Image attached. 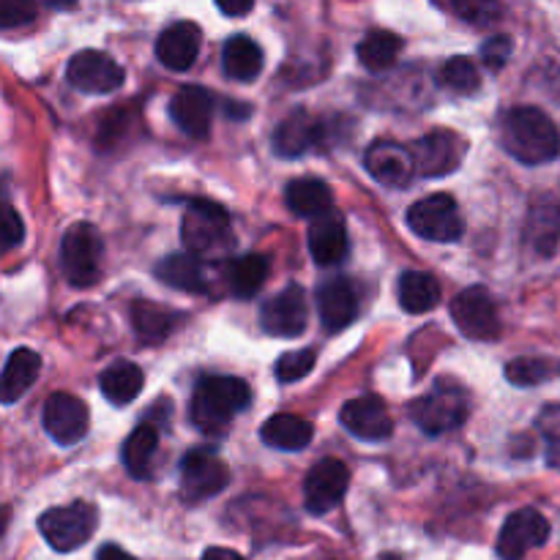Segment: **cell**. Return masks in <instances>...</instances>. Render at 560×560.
I'll use <instances>...</instances> for the list:
<instances>
[{"label": "cell", "instance_id": "6da1fadb", "mask_svg": "<svg viewBox=\"0 0 560 560\" xmlns=\"http://www.w3.org/2000/svg\"><path fill=\"white\" fill-rule=\"evenodd\" d=\"M252 405V388L249 383L241 377L230 375H206L195 386L191 394V424L202 432V435L219 438L228 432L233 419L244 413Z\"/></svg>", "mask_w": 560, "mask_h": 560}, {"label": "cell", "instance_id": "7a4b0ae2", "mask_svg": "<svg viewBox=\"0 0 560 560\" xmlns=\"http://www.w3.org/2000/svg\"><path fill=\"white\" fill-rule=\"evenodd\" d=\"M501 142L517 162L547 164L558 159V126L539 107H514L501 120Z\"/></svg>", "mask_w": 560, "mask_h": 560}, {"label": "cell", "instance_id": "3957f363", "mask_svg": "<svg viewBox=\"0 0 560 560\" xmlns=\"http://www.w3.org/2000/svg\"><path fill=\"white\" fill-rule=\"evenodd\" d=\"M180 238L195 257H222L233 249L230 213L213 200H191L180 222Z\"/></svg>", "mask_w": 560, "mask_h": 560}, {"label": "cell", "instance_id": "277c9868", "mask_svg": "<svg viewBox=\"0 0 560 560\" xmlns=\"http://www.w3.org/2000/svg\"><path fill=\"white\" fill-rule=\"evenodd\" d=\"M104 244L102 235L93 224L77 222L71 224L60 241V268L69 284L74 288H93L102 277Z\"/></svg>", "mask_w": 560, "mask_h": 560}, {"label": "cell", "instance_id": "5b68a950", "mask_svg": "<svg viewBox=\"0 0 560 560\" xmlns=\"http://www.w3.org/2000/svg\"><path fill=\"white\" fill-rule=\"evenodd\" d=\"M98 512L93 503L74 501L69 506H55L38 517V530L47 545L58 552H74L96 534Z\"/></svg>", "mask_w": 560, "mask_h": 560}, {"label": "cell", "instance_id": "8992f818", "mask_svg": "<svg viewBox=\"0 0 560 560\" xmlns=\"http://www.w3.org/2000/svg\"><path fill=\"white\" fill-rule=\"evenodd\" d=\"M408 228L419 238L435 241V244H452L465 233V222L459 217V208L452 195H427L424 200L413 202L408 208Z\"/></svg>", "mask_w": 560, "mask_h": 560}, {"label": "cell", "instance_id": "52a82bcc", "mask_svg": "<svg viewBox=\"0 0 560 560\" xmlns=\"http://www.w3.org/2000/svg\"><path fill=\"white\" fill-rule=\"evenodd\" d=\"M452 320L463 331V337L474 339V342H492V339L501 337L498 304L490 290L481 288V284L465 288L452 301Z\"/></svg>", "mask_w": 560, "mask_h": 560}, {"label": "cell", "instance_id": "ba28073f", "mask_svg": "<svg viewBox=\"0 0 560 560\" xmlns=\"http://www.w3.org/2000/svg\"><path fill=\"white\" fill-rule=\"evenodd\" d=\"M230 468L219 454L208 448H191L180 459V498L186 503H202L228 487Z\"/></svg>", "mask_w": 560, "mask_h": 560}, {"label": "cell", "instance_id": "9c48e42d", "mask_svg": "<svg viewBox=\"0 0 560 560\" xmlns=\"http://www.w3.org/2000/svg\"><path fill=\"white\" fill-rule=\"evenodd\" d=\"M44 432L52 438L58 446H74L85 438L88 427H91V413L88 405L80 397L66 392L49 394L42 410Z\"/></svg>", "mask_w": 560, "mask_h": 560}, {"label": "cell", "instance_id": "30bf717a", "mask_svg": "<svg viewBox=\"0 0 560 560\" xmlns=\"http://www.w3.org/2000/svg\"><path fill=\"white\" fill-rule=\"evenodd\" d=\"M550 539V523L536 509H517L509 514L498 534V558L501 560H523L536 547H545Z\"/></svg>", "mask_w": 560, "mask_h": 560}, {"label": "cell", "instance_id": "8fae6325", "mask_svg": "<svg viewBox=\"0 0 560 560\" xmlns=\"http://www.w3.org/2000/svg\"><path fill=\"white\" fill-rule=\"evenodd\" d=\"M413 164L421 178H446L463 164L465 140L457 131L435 129L413 145Z\"/></svg>", "mask_w": 560, "mask_h": 560}, {"label": "cell", "instance_id": "7c38bea8", "mask_svg": "<svg viewBox=\"0 0 560 560\" xmlns=\"http://www.w3.org/2000/svg\"><path fill=\"white\" fill-rule=\"evenodd\" d=\"M350 487V470L342 459L326 457L306 474L304 479V506L310 514H328L342 503Z\"/></svg>", "mask_w": 560, "mask_h": 560}, {"label": "cell", "instance_id": "4fadbf2b", "mask_svg": "<svg viewBox=\"0 0 560 560\" xmlns=\"http://www.w3.org/2000/svg\"><path fill=\"white\" fill-rule=\"evenodd\" d=\"M413 421L419 424L421 432L427 435H443L457 427L465 424L468 419V399L463 392H446V388H435L427 397L410 408Z\"/></svg>", "mask_w": 560, "mask_h": 560}, {"label": "cell", "instance_id": "5bb4252c", "mask_svg": "<svg viewBox=\"0 0 560 560\" xmlns=\"http://www.w3.org/2000/svg\"><path fill=\"white\" fill-rule=\"evenodd\" d=\"M260 323L266 328V334L282 339L301 337L310 323V306H306V295L299 284H288L282 293H277L273 299H268L262 304Z\"/></svg>", "mask_w": 560, "mask_h": 560}, {"label": "cell", "instance_id": "9a60e30c", "mask_svg": "<svg viewBox=\"0 0 560 560\" xmlns=\"http://www.w3.org/2000/svg\"><path fill=\"white\" fill-rule=\"evenodd\" d=\"M66 77L82 93H113L124 85V69L98 49H82L66 66Z\"/></svg>", "mask_w": 560, "mask_h": 560}, {"label": "cell", "instance_id": "2e32d148", "mask_svg": "<svg viewBox=\"0 0 560 560\" xmlns=\"http://www.w3.org/2000/svg\"><path fill=\"white\" fill-rule=\"evenodd\" d=\"M339 421H342L350 435L366 443H383L394 432V421L388 416L386 405H383V399L372 397V394L345 402L342 410H339Z\"/></svg>", "mask_w": 560, "mask_h": 560}, {"label": "cell", "instance_id": "e0dca14e", "mask_svg": "<svg viewBox=\"0 0 560 560\" xmlns=\"http://www.w3.org/2000/svg\"><path fill=\"white\" fill-rule=\"evenodd\" d=\"M326 137V124L320 118H315L312 113H306L304 107L293 109L282 124L273 131V151L279 156L299 159L304 156L306 151L317 148Z\"/></svg>", "mask_w": 560, "mask_h": 560}, {"label": "cell", "instance_id": "ac0fdd59", "mask_svg": "<svg viewBox=\"0 0 560 560\" xmlns=\"http://www.w3.org/2000/svg\"><path fill=\"white\" fill-rule=\"evenodd\" d=\"M364 167L370 170L372 178L383 186H408L416 175L413 153L405 145H397V142H372L364 153Z\"/></svg>", "mask_w": 560, "mask_h": 560}, {"label": "cell", "instance_id": "d6986e66", "mask_svg": "<svg viewBox=\"0 0 560 560\" xmlns=\"http://www.w3.org/2000/svg\"><path fill=\"white\" fill-rule=\"evenodd\" d=\"M317 312L326 331L339 334L359 317V295L350 279L334 277L317 288Z\"/></svg>", "mask_w": 560, "mask_h": 560}, {"label": "cell", "instance_id": "ffe728a7", "mask_svg": "<svg viewBox=\"0 0 560 560\" xmlns=\"http://www.w3.org/2000/svg\"><path fill=\"white\" fill-rule=\"evenodd\" d=\"M170 115L186 137H206L213 120V96L200 85H184L170 102Z\"/></svg>", "mask_w": 560, "mask_h": 560}, {"label": "cell", "instance_id": "44dd1931", "mask_svg": "<svg viewBox=\"0 0 560 560\" xmlns=\"http://www.w3.org/2000/svg\"><path fill=\"white\" fill-rule=\"evenodd\" d=\"M202 33L195 22L180 20L164 27L162 36L156 38V58L159 63L173 71H186L200 55Z\"/></svg>", "mask_w": 560, "mask_h": 560}, {"label": "cell", "instance_id": "7402d4cb", "mask_svg": "<svg viewBox=\"0 0 560 560\" xmlns=\"http://www.w3.org/2000/svg\"><path fill=\"white\" fill-rule=\"evenodd\" d=\"M310 252L317 266H337L348 255V230L339 213L328 211L312 219L310 224Z\"/></svg>", "mask_w": 560, "mask_h": 560}, {"label": "cell", "instance_id": "603a6c76", "mask_svg": "<svg viewBox=\"0 0 560 560\" xmlns=\"http://www.w3.org/2000/svg\"><path fill=\"white\" fill-rule=\"evenodd\" d=\"M260 438L266 446L279 452H301L315 438V424L295 413H277L260 427Z\"/></svg>", "mask_w": 560, "mask_h": 560}, {"label": "cell", "instance_id": "cb8c5ba5", "mask_svg": "<svg viewBox=\"0 0 560 560\" xmlns=\"http://www.w3.org/2000/svg\"><path fill=\"white\" fill-rule=\"evenodd\" d=\"M142 386H145V375H142L140 366L131 364V361H115V364H109L107 370L102 372V377H98V388H102L104 399L118 405V408L135 402V399L140 397Z\"/></svg>", "mask_w": 560, "mask_h": 560}, {"label": "cell", "instance_id": "d4e9b609", "mask_svg": "<svg viewBox=\"0 0 560 560\" xmlns=\"http://www.w3.org/2000/svg\"><path fill=\"white\" fill-rule=\"evenodd\" d=\"M38 372H42V359H38L36 350L31 348H16L11 350L9 361H5L3 370V386H0V394H3L5 405H14L33 383L38 381Z\"/></svg>", "mask_w": 560, "mask_h": 560}, {"label": "cell", "instance_id": "484cf974", "mask_svg": "<svg viewBox=\"0 0 560 560\" xmlns=\"http://www.w3.org/2000/svg\"><path fill=\"white\" fill-rule=\"evenodd\" d=\"M222 69L235 82L257 80L262 71V49L252 36H230L222 49Z\"/></svg>", "mask_w": 560, "mask_h": 560}, {"label": "cell", "instance_id": "4316f807", "mask_svg": "<svg viewBox=\"0 0 560 560\" xmlns=\"http://www.w3.org/2000/svg\"><path fill=\"white\" fill-rule=\"evenodd\" d=\"M156 448H159V430L151 424V421H142L140 427L131 430V435L126 438L124 446H120L124 468L129 470L135 479L145 481L148 476H151V463Z\"/></svg>", "mask_w": 560, "mask_h": 560}, {"label": "cell", "instance_id": "83f0119b", "mask_svg": "<svg viewBox=\"0 0 560 560\" xmlns=\"http://www.w3.org/2000/svg\"><path fill=\"white\" fill-rule=\"evenodd\" d=\"M399 306H402L408 315H424V312L435 310L438 301H441V284L432 273L427 271H405L399 277Z\"/></svg>", "mask_w": 560, "mask_h": 560}, {"label": "cell", "instance_id": "f1b7e54d", "mask_svg": "<svg viewBox=\"0 0 560 560\" xmlns=\"http://www.w3.org/2000/svg\"><path fill=\"white\" fill-rule=\"evenodd\" d=\"M525 238L541 257L556 255L560 241V211L556 202H536L525 222Z\"/></svg>", "mask_w": 560, "mask_h": 560}, {"label": "cell", "instance_id": "f546056e", "mask_svg": "<svg viewBox=\"0 0 560 560\" xmlns=\"http://www.w3.org/2000/svg\"><path fill=\"white\" fill-rule=\"evenodd\" d=\"M284 200H288L290 211L299 213V217L317 219L323 213L331 211V189H328L323 180L317 178H299L290 180L288 189H284Z\"/></svg>", "mask_w": 560, "mask_h": 560}, {"label": "cell", "instance_id": "4dcf8cb0", "mask_svg": "<svg viewBox=\"0 0 560 560\" xmlns=\"http://www.w3.org/2000/svg\"><path fill=\"white\" fill-rule=\"evenodd\" d=\"M156 277L170 288L184 290V293H202L206 290L202 262L195 255H167L156 266Z\"/></svg>", "mask_w": 560, "mask_h": 560}, {"label": "cell", "instance_id": "1f68e13d", "mask_svg": "<svg viewBox=\"0 0 560 560\" xmlns=\"http://www.w3.org/2000/svg\"><path fill=\"white\" fill-rule=\"evenodd\" d=\"M131 326H135L140 342L159 345L173 334L175 315L170 310H164L162 304L137 301V304H131Z\"/></svg>", "mask_w": 560, "mask_h": 560}, {"label": "cell", "instance_id": "d6a6232c", "mask_svg": "<svg viewBox=\"0 0 560 560\" xmlns=\"http://www.w3.org/2000/svg\"><path fill=\"white\" fill-rule=\"evenodd\" d=\"M268 257L266 255H244L238 260H233V266L228 268V284L230 293L235 299H255L260 293V288L268 279Z\"/></svg>", "mask_w": 560, "mask_h": 560}, {"label": "cell", "instance_id": "836d02e7", "mask_svg": "<svg viewBox=\"0 0 560 560\" xmlns=\"http://www.w3.org/2000/svg\"><path fill=\"white\" fill-rule=\"evenodd\" d=\"M399 52H402V38L392 31H372L361 38L359 55L361 66L370 71H386L397 63Z\"/></svg>", "mask_w": 560, "mask_h": 560}, {"label": "cell", "instance_id": "e575fe53", "mask_svg": "<svg viewBox=\"0 0 560 560\" xmlns=\"http://www.w3.org/2000/svg\"><path fill=\"white\" fill-rule=\"evenodd\" d=\"M560 375V364L550 359H536V355H525V359L509 361L506 377L514 386H539V383L552 381Z\"/></svg>", "mask_w": 560, "mask_h": 560}, {"label": "cell", "instance_id": "d590c367", "mask_svg": "<svg viewBox=\"0 0 560 560\" xmlns=\"http://www.w3.org/2000/svg\"><path fill=\"white\" fill-rule=\"evenodd\" d=\"M441 80L446 82L454 93H463V96H474L481 88L479 66L470 58H465V55L446 60V66L441 69Z\"/></svg>", "mask_w": 560, "mask_h": 560}, {"label": "cell", "instance_id": "8d00e7d4", "mask_svg": "<svg viewBox=\"0 0 560 560\" xmlns=\"http://www.w3.org/2000/svg\"><path fill=\"white\" fill-rule=\"evenodd\" d=\"M317 364V353L312 348L306 350H293V353H284L277 361L273 372H277L279 383H299L301 377L310 375Z\"/></svg>", "mask_w": 560, "mask_h": 560}, {"label": "cell", "instance_id": "74e56055", "mask_svg": "<svg viewBox=\"0 0 560 560\" xmlns=\"http://www.w3.org/2000/svg\"><path fill=\"white\" fill-rule=\"evenodd\" d=\"M443 9L474 22V25H490L503 11L498 3H468V0H463V3H443Z\"/></svg>", "mask_w": 560, "mask_h": 560}, {"label": "cell", "instance_id": "f35d334b", "mask_svg": "<svg viewBox=\"0 0 560 560\" xmlns=\"http://www.w3.org/2000/svg\"><path fill=\"white\" fill-rule=\"evenodd\" d=\"M514 52L512 36H492L481 44V63L492 71H501Z\"/></svg>", "mask_w": 560, "mask_h": 560}, {"label": "cell", "instance_id": "ab89813d", "mask_svg": "<svg viewBox=\"0 0 560 560\" xmlns=\"http://www.w3.org/2000/svg\"><path fill=\"white\" fill-rule=\"evenodd\" d=\"M36 16V5L33 3H16V0H9V3L0 9V25L3 27H16L25 25Z\"/></svg>", "mask_w": 560, "mask_h": 560}, {"label": "cell", "instance_id": "60d3db41", "mask_svg": "<svg viewBox=\"0 0 560 560\" xmlns=\"http://www.w3.org/2000/svg\"><path fill=\"white\" fill-rule=\"evenodd\" d=\"M22 235H25V224H22L20 213H16L11 206H5V219H3V244H5V249H14V246L22 241Z\"/></svg>", "mask_w": 560, "mask_h": 560}, {"label": "cell", "instance_id": "b9f144b4", "mask_svg": "<svg viewBox=\"0 0 560 560\" xmlns=\"http://www.w3.org/2000/svg\"><path fill=\"white\" fill-rule=\"evenodd\" d=\"M539 430L545 432L550 446H560V405H550V408L541 410Z\"/></svg>", "mask_w": 560, "mask_h": 560}, {"label": "cell", "instance_id": "7bdbcfd3", "mask_svg": "<svg viewBox=\"0 0 560 560\" xmlns=\"http://www.w3.org/2000/svg\"><path fill=\"white\" fill-rule=\"evenodd\" d=\"M200 560H246V558L238 556L235 550H228V547H208Z\"/></svg>", "mask_w": 560, "mask_h": 560}, {"label": "cell", "instance_id": "ee69618b", "mask_svg": "<svg viewBox=\"0 0 560 560\" xmlns=\"http://www.w3.org/2000/svg\"><path fill=\"white\" fill-rule=\"evenodd\" d=\"M96 560H137V558L129 556L126 550H120L118 545H104L102 550H98Z\"/></svg>", "mask_w": 560, "mask_h": 560}, {"label": "cell", "instance_id": "f6af8a7d", "mask_svg": "<svg viewBox=\"0 0 560 560\" xmlns=\"http://www.w3.org/2000/svg\"><path fill=\"white\" fill-rule=\"evenodd\" d=\"M255 9V3H219V11L228 16H244Z\"/></svg>", "mask_w": 560, "mask_h": 560}, {"label": "cell", "instance_id": "bcb514c9", "mask_svg": "<svg viewBox=\"0 0 560 560\" xmlns=\"http://www.w3.org/2000/svg\"><path fill=\"white\" fill-rule=\"evenodd\" d=\"M228 115L230 118H246V115H249V104L228 102Z\"/></svg>", "mask_w": 560, "mask_h": 560}]
</instances>
